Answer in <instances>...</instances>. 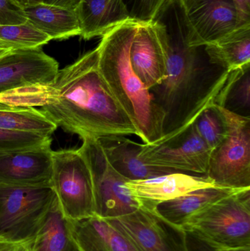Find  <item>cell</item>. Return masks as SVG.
Segmentation results:
<instances>
[{
    "label": "cell",
    "mask_w": 250,
    "mask_h": 251,
    "mask_svg": "<svg viewBox=\"0 0 250 251\" xmlns=\"http://www.w3.org/2000/svg\"><path fill=\"white\" fill-rule=\"evenodd\" d=\"M151 25L167 58L163 80L149 90L164 114L163 137L190 125L228 82L231 72L211 64L189 23L182 0H167Z\"/></svg>",
    "instance_id": "cell-1"
},
{
    "label": "cell",
    "mask_w": 250,
    "mask_h": 251,
    "mask_svg": "<svg viewBox=\"0 0 250 251\" xmlns=\"http://www.w3.org/2000/svg\"><path fill=\"white\" fill-rule=\"evenodd\" d=\"M41 107L57 127L82 139L138 136L100 72L97 48L59 70L49 87L48 101Z\"/></svg>",
    "instance_id": "cell-2"
},
{
    "label": "cell",
    "mask_w": 250,
    "mask_h": 251,
    "mask_svg": "<svg viewBox=\"0 0 250 251\" xmlns=\"http://www.w3.org/2000/svg\"><path fill=\"white\" fill-rule=\"evenodd\" d=\"M139 25L128 21L103 35L97 47L98 69L138 137L144 144H152L163 137L164 114L131 65V44Z\"/></svg>",
    "instance_id": "cell-3"
},
{
    "label": "cell",
    "mask_w": 250,
    "mask_h": 251,
    "mask_svg": "<svg viewBox=\"0 0 250 251\" xmlns=\"http://www.w3.org/2000/svg\"><path fill=\"white\" fill-rule=\"evenodd\" d=\"M216 249L250 246V188L205 208L183 226Z\"/></svg>",
    "instance_id": "cell-4"
},
{
    "label": "cell",
    "mask_w": 250,
    "mask_h": 251,
    "mask_svg": "<svg viewBox=\"0 0 250 251\" xmlns=\"http://www.w3.org/2000/svg\"><path fill=\"white\" fill-rule=\"evenodd\" d=\"M55 199L51 186L0 185V240H33Z\"/></svg>",
    "instance_id": "cell-5"
},
{
    "label": "cell",
    "mask_w": 250,
    "mask_h": 251,
    "mask_svg": "<svg viewBox=\"0 0 250 251\" xmlns=\"http://www.w3.org/2000/svg\"><path fill=\"white\" fill-rule=\"evenodd\" d=\"M82 141L79 151L91 171L95 215L104 219H114L139 209V203L126 187L129 180L112 166L99 140L85 137Z\"/></svg>",
    "instance_id": "cell-6"
},
{
    "label": "cell",
    "mask_w": 250,
    "mask_h": 251,
    "mask_svg": "<svg viewBox=\"0 0 250 251\" xmlns=\"http://www.w3.org/2000/svg\"><path fill=\"white\" fill-rule=\"evenodd\" d=\"M51 187L66 219L95 215L91 171L79 149L53 151Z\"/></svg>",
    "instance_id": "cell-7"
},
{
    "label": "cell",
    "mask_w": 250,
    "mask_h": 251,
    "mask_svg": "<svg viewBox=\"0 0 250 251\" xmlns=\"http://www.w3.org/2000/svg\"><path fill=\"white\" fill-rule=\"evenodd\" d=\"M228 132L211 151L205 176L219 187L250 188V117L240 116L221 106Z\"/></svg>",
    "instance_id": "cell-8"
},
{
    "label": "cell",
    "mask_w": 250,
    "mask_h": 251,
    "mask_svg": "<svg viewBox=\"0 0 250 251\" xmlns=\"http://www.w3.org/2000/svg\"><path fill=\"white\" fill-rule=\"evenodd\" d=\"M211 149L192 125L169 138L141 144L139 159L148 165L195 175H206Z\"/></svg>",
    "instance_id": "cell-9"
},
{
    "label": "cell",
    "mask_w": 250,
    "mask_h": 251,
    "mask_svg": "<svg viewBox=\"0 0 250 251\" xmlns=\"http://www.w3.org/2000/svg\"><path fill=\"white\" fill-rule=\"evenodd\" d=\"M107 221L138 251H188L186 231L164 219L157 210L139 207L129 215Z\"/></svg>",
    "instance_id": "cell-10"
},
{
    "label": "cell",
    "mask_w": 250,
    "mask_h": 251,
    "mask_svg": "<svg viewBox=\"0 0 250 251\" xmlns=\"http://www.w3.org/2000/svg\"><path fill=\"white\" fill-rule=\"evenodd\" d=\"M59 64L41 48L16 49L0 57V95L33 87L51 86Z\"/></svg>",
    "instance_id": "cell-11"
},
{
    "label": "cell",
    "mask_w": 250,
    "mask_h": 251,
    "mask_svg": "<svg viewBox=\"0 0 250 251\" xmlns=\"http://www.w3.org/2000/svg\"><path fill=\"white\" fill-rule=\"evenodd\" d=\"M51 143L0 153V185L51 186L53 151Z\"/></svg>",
    "instance_id": "cell-12"
},
{
    "label": "cell",
    "mask_w": 250,
    "mask_h": 251,
    "mask_svg": "<svg viewBox=\"0 0 250 251\" xmlns=\"http://www.w3.org/2000/svg\"><path fill=\"white\" fill-rule=\"evenodd\" d=\"M201 45L224 38L245 25L233 0H182Z\"/></svg>",
    "instance_id": "cell-13"
},
{
    "label": "cell",
    "mask_w": 250,
    "mask_h": 251,
    "mask_svg": "<svg viewBox=\"0 0 250 251\" xmlns=\"http://www.w3.org/2000/svg\"><path fill=\"white\" fill-rule=\"evenodd\" d=\"M126 185L139 203V207L150 210H156L161 203L193 190L217 186L207 176L192 175L183 172L129 181Z\"/></svg>",
    "instance_id": "cell-14"
},
{
    "label": "cell",
    "mask_w": 250,
    "mask_h": 251,
    "mask_svg": "<svg viewBox=\"0 0 250 251\" xmlns=\"http://www.w3.org/2000/svg\"><path fill=\"white\" fill-rule=\"evenodd\" d=\"M130 61L148 89L159 85L165 76V53L151 23H140L138 26L131 44Z\"/></svg>",
    "instance_id": "cell-15"
},
{
    "label": "cell",
    "mask_w": 250,
    "mask_h": 251,
    "mask_svg": "<svg viewBox=\"0 0 250 251\" xmlns=\"http://www.w3.org/2000/svg\"><path fill=\"white\" fill-rule=\"evenodd\" d=\"M98 140L112 166L129 181L179 172L144 163L139 156L141 144L124 135L107 136Z\"/></svg>",
    "instance_id": "cell-16"
},
{
    "label": "cell",
    "mask_w": 250,
    "mask_h": 251,
    "mask_svg": "<svg viewBox=\"0 0 250 251\" xmlns=\"http://www.w3.org/2000/svg\"><path fill=\"white\" fill-rule=\"evenodd\" d=\"M68 223L82 251H138L127 237L104 218L93 215L68 220Z\"/></svg>",
    "instance_id": "cell-17"
},
{
    "label": "cell",
    "mask_w": 250,
    "mask_h": 251,
    "mask_svg": "<svg viewBox=\"0 0 250 251\" xmlns=\"http://www.w3.org/2000/svg\"><path fill=\"white\" fill-rule=\"evenodd\" d=\"M84 39L103 36L115 26L130 21L122 0H81L76 10Z\"/></svg>",
    "instance_id": "cell-18"
},
{
    "label": "cell",
    "mask_w": 250,
    "mask_h": 251,
    "mask_svg": "<svg viewBox=\"0 0 250 251\" xmlns=\"http://www.w3.org/2000/svg\"><path fill=\"white\" fill-rule=\"evenodd\" d=\"M237 190L218 186L198 189L161 203L156 210L169 222L183 228L194 215Z\"/></svg>",
    "instance_id": "cell-19"
},
{
    "label": "cell",
    "mask_w": 250,
    "mask_h": 251,
    "mask_svg": "<svg viewBox=\"0 0 250 251\" xmlns=\"http://www.w3.org/2000/svg\"><path fill=\"white\" fill-rule=\"evenodd\" d=\"M27 22L51 40H63L81 35L75 10L38 3L23 7Z\"/></svg>",
    "instance_id": "cell-20"
},
{
    "label": "cell",
    "mask_w": 250,
    "mask_h": 251,
    "mask_svg": "<svg viewBox=\"0 0 250 251\" xmlns=\"http://www.w3.org/2000/svg\"><path fill=\"white\" fill-rule=\"evenodd\" d=\"M211 64L227 72L250 65V23L245 24L228 35L205 47Z\"/></svg>",
    "instance_id": "cell-21"
},
{
    "label": "cell",
    "mask_w": 250,
    "mask_h": 251,
    "mask_svg": "<svg viewBox=\"0 0 250 251\" xmlns=\"http://www.w3.org/2000/svg\"><path fill=\"white\" fill-rule=\"evenodd\" d=\"M32 251H82L70 233L57 197L32 242Z\"/></svg>",
    "instance_id": "cell-22"
},
{
    "label": "cell",
    "mask_w": 250,
    "mask_h": 251,
    "mask_svg": "<svg viewBox=\"0 0 250 251\" xmlns=\"http://www.w3.org/2000/svg\"><path fill=\"white\" fill-rule=\"evenodd\" d=\"M0 128L51 137L57 126L34 107L0 104Z\"/></svg>",
    "instance_id": "cell-23"
},
{
    "label": "cell",
    "mask_w": 250,
    "mask_h": 251,
    "mask_svg": "<svg viewBox=\"0 0 250 251\" xmlns=\"http://www.w3.org/2000/svg\"><path fill=\"white\" fill-rule=\"evenodd\" d=\"M192 125L198 135L211 150L224 140L228 132V125L222 107L215 102L207 106Z\"/></svg>",
    "instance_id": "cell-24"
},
{
    "label": "cell",
    "mask_w": 250,
    "mask_h": 251,
    "mask_svg": "<svg viewBox=\"0 0 250 251\" xmlns=\"http://www.w3.org/2000/svg\"><path fill=\"white\" fill-rule=\"evenodd\" d=\"M51 38L26 22L20 25H0V42L14 49L41 48Z\"/></svg>",
    "instance_id": "cell-25"
},
{
    "label": "cell",
    "mask_w": 250,
    "mask_h": 251,
    "mask_svg": "<svg viewBox=\"0 0 250 251\" xmlns=\"http://www.w3.org/2000/svg\"><path fill=\"white\" fill-rule=\"evenodd\" d=\"M48 143H51L50 136L0 128V153L38 147Z\"/></svg>",
    "instance_id": "cell-26"
},
{
    "label": "cell",
    "mask_w": 250,
    "mask_h": 251,
    "mask_svg": "<svg viewBox=\"0 0 250 251\" xmlns=\"http://www.w3.org/2000/svg\"><path fill=\"white\" fill-rule=\"evenodd\" d=\"M130 20L149 24L167 0H122Z\"/></svg>",
    "instance_id": "cell-27"
},
{
    "label": "cell",
    "mask_w": 250,
    "mask_h": 251,
    "mask_svg": "<svg viewBox=\"0 0 250 251\" xmlns=\"http://www.w3.org/2000/svg\"><path fill=\"white\" fill-rule=\"evenodd\" d=\"M26 22L23 7L13 0H0V25H20Z\"/></svg>",
    "instance_id": "cell-28"
},
{
    "label": "cell",
    "mask_w": 250,
    "mask_h": 251,
    "mask_svg": "<svg viewBox=\"0 0 250 251\" xmlns=\"http://www.w3.org/2000/svg\"><path fill=\"white\" fill-rule=\"evenodd\" d=\"M186 242L188 251H219L198 236L189 231H186Z\"/></svg>",
    "instance_id": "cell-29"
},
{
    "label": "cell",
    "mask_w": 250,
    "mask_h": 251,
    "mask_svg": "<svg viewBox=\"0 0 250 251\" xmlns=\"http://www.w3.org/2000/svg\"><path fill=\"white\" fill-rule=\"evenodd\" d=\"M33 240L23 243H10L0 240V251H32Z\"/></svg>",
    "instance_id": "cell-30"
},
{
    "label": "cell",
    "mask_w": 250,
    "mask_h": 251,
    "mask_svg": "<svg viewBox=\"0 0 250 251\" xmlns=\"http://www.w3.org/2000/svg\"><path fill=\"white\" fill-rule=\"evenodd\" d=\"M239 10L242 21L250 23V0H233Z\"/></svg>",
    "instance_id": "cell-31"
},
{
    "label": "cell",
    "mask_w": 250,
    "mask_h": 251,
    "mask_svg": "<svg viewBox=\"0 0 250 251\" xmlns=\"http://www.w3.org/2000/svg\"><path fill=\"white\" fill-rule=\"evenodd\" d=\"M43 3L76 10L81 0H41Z\"/></svg>",
    "instance_id": "cell-32"
},
{
    "label": "cell",
    "mask_w": 250,
    "mask_h": 251,
    "mask_svg": "<svg viewBox=\"0 0 250 251\" xmlns=\"http://www.w3.org/2000/svg\"><path fill=\"white\" fill-rule=\"evenodd\" d=\"M13 1L19 4L22 7H26V6L32 5V4H38V3L42 2L41 0H13Z\"/></svg>",
    "instance_id": "cell-33"
},
{
    "label": "cell",
    "mask_w": 250,
    "mask_h": 251,
    "mask_svg": "<svg viewBox=\"0 0 250 251\" xmlns=\"http://www.w3.org/2000/svg\"><path fill=\"white\" fill-rule=\"evenodd\" d=\"M13 50H16V49L13 48L10 45H7V44H4V43L0 42V57L4 55V54H7Z\"/></svg>",
    "instance_id": "cell-34"
},
{
    "label": "cell",
    "mask_w": 250,
    "mask_h": 251,
    "mask_svg": "<svg viewBox=\"0 0 250 251\" xmlns=\"http://www.w3.org/2000/svg\"><path fill=\"white\" fill-rule=\"evenodd\" d=\"M219 251H250V246L228 248V249H217Z\"/></svg>",
    "instance_id": "cell-35"
}]
</instances>
